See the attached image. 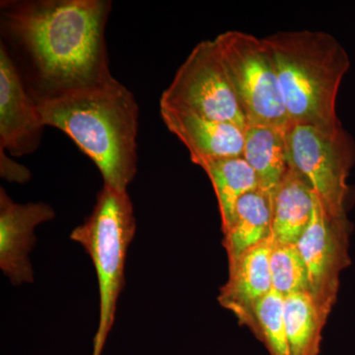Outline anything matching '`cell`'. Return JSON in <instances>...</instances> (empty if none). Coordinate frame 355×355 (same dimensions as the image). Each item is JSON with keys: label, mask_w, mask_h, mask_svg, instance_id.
<instances>
[{"label": "cell", "mask_w": 355, "mask_h": 355, "mask_svg": "<svg viewBox=\"0 0 355 355\" xmlns=\"http://www.w3.org/2000/svg\"><path fill=\"white\" fill-rule=\"evenodd\" d=\"M272 237L229 261L227 282L221 287L218 302L250 326L254 306L272 291L270 257Z\"/></svg>", "instance_id": "obj_11"}, {"label": "cell", "mask_w": 355, "mask_h": 355, "mask_svg": "<svg viewBox=\"0 0 355 355\" xmlns=\"http://www.w3.org/2000/svg\"><path fill=\"white\" fill-rule=\"evenodd\" d=\"M36 101L44 125L69 135L97 166L104 184L128 191L137 172L139 108L125 85L112 77Z\"/></svg>", "instance_id": "obj_2"}, {"label": "cell", "mask_w": 355, "mask_h": 355, "mask_svg": "<svg viewBox=\"0 0 355 355\" xmlns=\"http://www.w3.org/2000/svg\"><path fill=\"white\" fill-rule=\"evenodd\" d=\"M109 0L1 2L6 38L24 58L35 99L58 97L111 79L105 30Z\"/></svg>", "instance_id": "obj_1"}, {"label": "cell", "mask_w": 355, "mask_h": 355, "mask_svg": "<svg viewBox=\"0 0 355 355\" xmlns=\"http://www.w3.org/2000/svg\"><path fill=\"white\" fill-rule=\"evenodd\" d=\"M284 317L291 355H319L329 317L318 307L309 292L284 297Z\"/></svg>", "instance_id": "obj_17"}, {"label": "cell", "mask_w": 355, "mask_h": 355, "mask_svg": "<svg viewBox=\"0 0 355 355\" xmlns=\"http://www.w3.org/2000/svg\"><path fill=\"white\" fill-rule=\"evenodd\" d=\"M196 165L207 173L214 187L224 234L234 220L238 200L249 191L259 189L258 179L243 156L205 159Z\"/></svg>", "instance_id": "obj_16"}, {"label": "cell", "mask_w": 355, "mask_h": 355, "mask_svg": "<svg viewBox=\"0 0 355 355\" xmlns=\"http://www.w3.org/2000/svg\"><path fill=\"white\" fill-rule=\"evenodd\" d=\"M137 231L133 205L128 191L104 184L98 193L90 216L70 233L90 257L99 284V326L93 343V355H101L113 328L116 304L125 286L128 247Z\"/></svg>", "instance_id": "obj_4"}, {"label": "cell", "mask_w": 355, "mask_h": 355, "mask_svg": "<svg viewBox=\"0 0 355 355\" xmlns=\"http://www.w3.org/2000/svg\"><path fill=\"white\" fill-rule=\"evenodd\" d=\"M350 228L347 216H331L315 195L312 217L297 246L307 268L309 293L328 317L338 300L340 273L350 263Z\"/></svg>", "instance_id": "obj_8"}, {"label": "cell", "mask_w": 355, "mask_h": 355, "mask_svg": "<svg viewBox=\"0 0 355 355\" xmlns=\"http://www.w3.org/2000/svg\"><path fill=\"white\" fill-rule=\"evenodd\" d=\"M44 125L27 81L6 44H0V149L29 155L41 144Z\"/></svg>", "instance_id": "obj_9"}, {"label": "cell", "mask_w": 355, "mask_h": 355, "mask_svg": "<svg viewBox=\"0 0 355 355\" xmlns=\"http://www.w3.org/2000/svg\"><path fill=\"white\" fill-rule=\"evenodd\" d=\"M55 216L46 203H17L0 189V268L14 286L34 282L29 254L37 243L35 229Z\"/></svg>", "instance_id": "obj_10"}, {"label": "cell", "mask_w": 355, "mask_h": 355, "mask_svg": "<svg viewBox=\"0 0 355 355\" xmlns=\"http://www.w3.org/2000/svg\"><path fill=\"white\" fill-rule=\"evenodd\" d=\"M0 169L2 178L10 182L23 183L30 179L29 170L9 158L2 149H0Z\"/></svg>", "instance_id": "obj_20"}, {"label": "cell", "mask_w": 355, "mask_h": 355, "mask_svg": "<svg viewBox=\"0 0 355 355\" xmlns=\"http://www.w3.org/2000/svg\"><path fill=\"white\" fill-rule=\"evenodd\" d=\"M284 297L272 291L254 306L249 330L270 355H291L284 324Z\"/></svg>", "instance_id": "obj_18"}, {"label": "cell", "mask_w": 355, "mask_h": 355, "mask_svg": "<svg viewBox=\"0 0 355 355\" xmlns=\"http://www.w3.org/2000/svg\"><path fill=\"white\" fill-rule=\"evenodd\" d=\"M160 109L233 123L243 130L248 128L214 40L200 42L193 49L161 96Z\"/></svg>", "instance_id": "obj_7"}, {"label": "cell", "mask_w": 355, "mask_h": 355, "mask_svg": "<svg viewBox=\"0 0 355 355\" xmlns=\"http://www.w3.org/2000/svg\"><path fill=\"white\" fill-rule=\"evenodd\" d=\"M223 246L229 261L272 237V198L257 189L238 200L234 220L224 233Z\"/></svg>", "instance_id": "obj_15"}, {"label": "cell", "mask_w": 355, "mask_h": 355, "mask_svg": "<svg viewBox=\"0 0 355 355\" xmlns=\"http://www.w3.org/2000/svg\"><path fill=\"white\" fill-rule=\"evenodd\" d=\"M315 193L304 178L289 167L272 198V239L297 244L314 209Z\"/></svg>", "instance_id": "obj_13"}, {"label": "cell", "mask_w": 355, "mask_h": 355, "mask_svg": "<svg viewBox=\"0 0 355 355\" xmlns=\"http://www.w3.org/2000/svg\"><path fill=\"white\" fill-rule=\"evenodd\" d=\"M221 62L249 125L289 128L272 53L263 38L227 31L216 39Z\"/></svg>", "instance_id": "obj_5"}, {"label": "cell", "mask_w": 355, "mask_h": 355, "mask_svg": "<svg viewBox=\"0 0 355 355\" xmlns=\"http://www.w3.org/2000/svg\"><path fill=\"white\" fill-rule=\"evenodd\" d=\"M286 137L289 167L304 178L329 214L347 216V178L355 164L352 135L342 125H293L287 130Z\"/></svg>", "instance_id": "obj_6"}, {"label": "cell", "mask_w": 355, "mask_h": 355, "mask_svg": "<svg viewBox=\"0 0 355 355\" xmlns=\"http://www.w3.org/2000/svg\"><path fill=\"white\" fill-rule=\"evenodd\" d=\"M286 132L265 125L245 130L243 157L254 170L259 189L272 198L289 169Z\"/></svg>", "instance_id": "obj_14"}, {"label": "cell", "mask_w": 355, "mask_h": 355, "mask_svg": "<svg viewBox=\"0 0 355 355\" xmlns=\"http://www.w3.org/2000/svg\"><path fill=\"white\" fill-rule=\"evenodd\" d=\"M270 265L272 289L280 295L309 292L307 268L297 244L272 239Z\"/></svg>", "instance_id": "obj_19"}, {"label": "cell", "mask_w": 355, "mask_h": 355, "mask_svg": "<svg viewBox=\"0 0 355 355\" xmlns=\"http://www.w3.org/2000/svg\"><path fill=\"white\" fill-rule=\"evenodd\" d=\"M263 40L275 60L289 125L340 127L336 98L350 60L340 42L310 30L277 32Z\"/></svg>", "instance_id": "obj_3"}, {"label": "cell", "mask_w": 355, "mask_h": 355, "mask_svg": "<svg viewBox=\"0 0 355 355\" xmlns=\"http://www.w3.org/2000/svg\"><path fill=\"white\" fill-rule=\"evenodd\" d=\"M160 114L169 132L188 149L193 164L205 159L243 156L245 130L237 125L174 110L160 109Z\"/></svg>", "instance_id": "obj_12"}]
</instances>
